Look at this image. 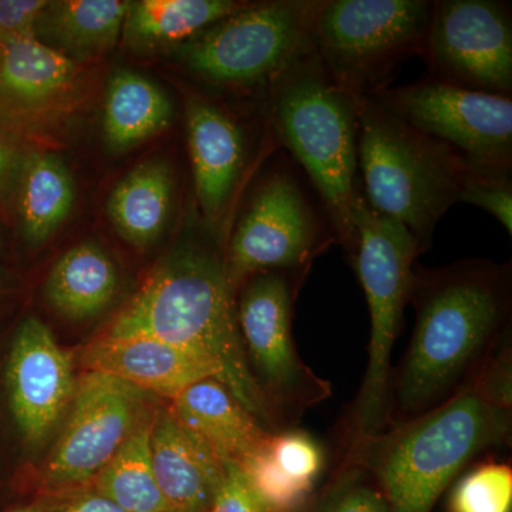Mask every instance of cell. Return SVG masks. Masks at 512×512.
<instances>
[{"instance_id":"cell-1","label":"cell","mask_w":512,"mask_h":512,"mask_svg":"<svg viewBox=\"0 0 512 512\" xmlns=\"http://www.w3.org/2000/svg\"><path fill=\"white\" fill-rule=\"evenodd\" d=\"M409 303L416 322L392 372L387 426L416 419L456 396L511 336V262L416 264Z\"/></svg>"},{"instance_id":"cell-2","label":"cell","mask_w":512,"mask_h":512,"mask_svg":"<svg viewBox=\"0 0 512 512\" xmlns=\"http://www.w3.org/2000/svg\"><path fill=\"white\" fill-rule=\"evenodd\" d=\"M107 336L146 335L208 360L220 382L271 433L276 424L252 379L239 335L237 291L225 255L190 245L158 265Z\"/></svg>"},{"instance_id":"cell-3","label":"cell","mask_w":512,"mask_h":512,"mask_svg":"<svg viewBox=\"0 0 512 512\" xmlns=\"http://www.w3.org/2000/svg\"><path fill=\"white\" fill-rule=\"evenodd\" d=\"M511 410L495 406L476 379L416 419L390 424L342 458L366 468L389 512H431L474 457L511 440Z\"/></svg>"},{"instance_id":"cell-4","label":"cell","mask_w":512,"mask_h":512,"mask_svg":"<svg viewBox=\"0 0 512 512\" xmlns=\"http://www.w3.org/2000/svg\"><path fill=\"white\" fill-rule=\"evenodd\" d=\"M357 104L359 97L330 76L313 47L269 87L266 106L275 147L308 178L349 262L356 249L352 212L363 194Z\"/></svg>"},{"instance_id":"cell-5","label":"cell","mask_w":512,"mask_h":512,"mask_svg":"<svg viewBox=\"0 0 512 512\" xmlns=\"http://www.w3.org/2000/svg\"><path fill=\"white\" fill-rule=\"evenodd\" d=\"M357 119L367 204L403 224L426 252L441 218L457 204L470 168L456 151L414 130L372 97L359 96Z\"/></svg>"},{"instance_id":"cell-6","label":"cell","mask_w":512,"mask_h":512,"mask_svg":"<svg viewBox=\"0 0 512 512\" xmlns=\"http://www.w3.org/2000/svg\"><path fill=\"white\" fill-rule=\"evenodd\" d=\"M352 222L356 249L350 264L369 306L370 340L365 377L343 429V451L389 424L393 346L409 303L416 259L423 254L412 232L373 210L363 194L353 208Z\"/></svg>"},{"instance_id":"cell-7","label":"cell","mask_w":512,"mask_h":512,"mask_svg":"<svg viewBox=\"0 0 512 512\" xmlns=\"http://www.w3.org/2000/svg\"><path fill=\"white\" fill-rule=\"evenodd\" d=\"M338 244L335 227L298 164L281 156L262 175L225 248L229 281L239 286L261 272L306 278L313 261Z\"/></svg>"},{"instance_id":"cell-8","label":"cell","mask_w":512,"mask_h":512,"mask_svg":"<svg viewBox=\"0 0 512 512\" xmlns=\"http://www.w3.org/2000/svg\"><path fill=\"white\" fill-rule=\"evenodd\" d=\"M323 0H272L220 20L181 47L198 79L228 89L268 92L286 69L313 49Z\"/></svg>"},{"instance_id":"cell-9","label":"cell","mask_w":512,"mask_h":512,"mask_svg":"<svg viewBox=\"0 0 512 512\" xmlns=\"http://www.w3.org/2000/svg\"><path fill=\"white\" fill-rule=\"evenodd\" d=\"M430 0H323L313 46L330 76L355 96L389 87L400 64L421 56Z\"/></svg>"},{"instance_id":"cell-10","label":"cell","mask_w":512,"mask_h":512,"mask_svg":"<svg viewBox=\"0 0 512 512\" xmlns=\"http://www.w3.org/2000/svg\"><path fill=\"white\" fill-rule=\"evenodd\" d=\"M301 276L261 272L239 286V335L252 379L278 431L295 427L303 413L332 396L328 380L298 355L292 318Z\"/></svg>"},{"instance_id":"cell-11","label":"cell","mask_w":512,"mask_h":512,"mask_svg":"<svg viewBox=\"0 0 512 512\" xmlns=\"http://www.w3.org/2000/svg\"><path fill=\"white\" fill-rule=\"evenodd\" d=\"M384 110L456 151L471 171L512 173V97L421 79L369 94Z\"/></svg>"},{"instance_id":"cell-12","label":"cell","mask_w":512,"mask_h":512,"mask_svg":"<svg viewBox=\"0 0 512 512\" xmlns=\"http://www.w3.org/2000/svg\"><path fill=\"white\" fill-rule=\"evenodd\" d=\"M421 57L431 79L512 97L511 3L436 0Z\"/></svg>"},{"instance_id":"cell-13","label":"cell","mask_w":512,"mask_h":512,"mask_svg":"<svg viewBox=\"0 0 512 512\" xmlns=\"http://www.w3.org/2000/svg\"><path fill=\"white\" fill-rule=\"evenodd\" d=\"M144 394L117 377L87 372L74 390L72 413L47 460V487H73L96 477L146 417Z\"/></svg>"},{"instance_id":"cell-14","label":"cell","mask_w":512,"mask_h":512,"mask_svg":"<svg viewBox=\"0 0 512 512\" xmlns=\"http://www.w3.org/2000/svg\"><path fill=\"white\" fill-rule=\"evenodd\" d=\"M82 69L36 35L0 37V127L26 141L76 106Z\"/></svg>"},{"instance_id":"cell-15","label":"cell","mask_w":512,"mask_h":512,"mask_svg":"<svg viewBox=\"0 0 512 512\" xmlns=\"http://www.w3.org/2000/svg\"><path fill=\"white\" fill-rule=\"evenodd\" d=\"M6 383L23 439L42 443L76 390L70 357L42 320L29 318L20 325L10 349Z\"/></svg>"},{"instance_id":"cell-16","label":"cell","mask_w":512,"mask_h":512,"mask_svg":"<svg viewBox=\"0 0 512 512\" xmlns=\"http://www.w3.org/2000/svg\"><path fill=\"white\" fill-rule=\"evenodd\" d=\"M195 197L202 217L218 227L248 161L245 128L214 101L191 96L185 111Z\"/></svg>"},{"instance_id":"cell-17","label":"cell","mask_w":512,"mask_h":512,"mask_svg":"<svg viewBox=\"0 0 512 512\" xmlns=\"http://www.w3.org/2000/svg\"><path fill=\"white\" fill-rule=\"evenodd\" d=\"M82 363L89 372L117 377L171 402L200 380H220V372L208 360L146 335L101 336L83 350Z\"/></svg>"},{"instance_id":"cell-18","label":"cell","mask_w":512,"mask_h":512,"mask_svg":"<svg viewBox=\"0 0 512 512\" xmlns=\"http://www.w3.org/2000/svg\"><path fill=\"white\" fill-rule=\"evenodd\" d=\"M151 464L170 512H210L225 466L185 429L173 409L153 417Z\"/></svg>"},{"instance_id":"cell-19","label":"cell","mask_w":512,"mask_h":512,"mask_svg":"<svg viewBox=\"0 0 512 512\" xmlns=\"http://www.w3.org/2000/svg\"><path fill=\"white\" fill-rule=\"evenodd\" d=\"M171 409L185 429L224 464L238 466L272 434L214 377L187 387L175 397Z\"/></svg>"},{"instance_id":"cell-20","label":"cell","mask_w":512,"mask_h":512,"mask_svg":"<svg viewBox=\"0 0 512 512\" xmlns=\"http://www.w3.org/2000/svg\"><path fill=\"white\" fill-rule=\"evenodd\" d=\"M131 2L126 0H60L47 3L36 36L74 62L92 59L116 46Z\"/></svg>"},{"instance_id":"cell-21","label":"cell","mask_w":512,"mask_h":512,"mask_svg":"<svg viewBox=\"0 0 512 512\" xmlns=\"http://www.w3.org/2000/svg\"><path fill=\"white\" fill-rule=\"evenodd\" d=\"M174 175L163 161H147L127 174L111 192L107 215L111 224L137 248L153 244L170 218Z\"/></svg>"},{"instance_id":"cell-22","label":"cell","mask_w":512,"mask_h":512,"mask_svg":"<svg viewBox=\"0 0 512 512\" xmlns=\"http://www.w3.org/2000/svg\"><path fill=\"white\" fill-rule=\"evenodd\" d=\"M119 288L116 266L93 242H83L60 256L47 276V301L64 318L83 320L103 312Z\"/></svg>"},{"instance_id":"cell-23","label":"cell","mask_w":512,"mask_h":512,"mask_svg":"<svg viewBox=\"0 0 512 512\" xmlns=\"http://www.w3.org/2000/svg\"><path fill=\"white\" fill-rule=\"evenodd\" d=\"M15 200L23 237L29 244H43L72 211V174L56 154L30 150L20 170Z\"/></svg>"},{"instance_id":"cell-24","label":"cell","mask_w":512,"mask_h":512,"mask_svg":"<svg viewBox=\"0 0 512 512\" xmlns=\"http://www.w3.org/2000/svg\"><path fill=\"white\" fill-rule=\"evenodd\" d=\"M167 94L131 70L113 74L104 100L103 131L114 151H126L161 133L173 120Z\"/></svg>"},{"instance_id":"cell-25","label":"cell","mask_w":512,"mask_h":512,"mask_svg":"<svg viewBox=\"0 0 512 512\" xmlns=\"http://www.w3.org/2000/svg\"><path fill=\"white\" fill-rule=\"evenodd\" d=\"M235 0H141L131 2L123 35L134 47L181 42L247 8Z\"/></svg>"},{"instance_id":"cell-26","label":"cell","mask_w":512,"mask_h":512,"mask_svg":"<svg viewBox=\"0 0 512 512\" xmlns=\"http://www.w3.org/2000/svg\"><path fill=\"white\" fill-rule=\"evenodd\" d=\"M153 417H144L96 476V493L126 512H170L151 464Z\"/></svg>"},{"instance_id":"cell-27","label":"cell","mask_w":512,"mask_h":512,"mask_svg":"<svg viewBox=\"0 0 512 512\" xmlns=\"http://www.w3.org/2000/svg\"><path fill=\"white\" fill-rule=\"evenodd\" d=\"M301 512H389V504L365 467L342 458L329 480L313 493Z\"/></svg>"},{"instance_id":"cell-28","label":"cell","mask_w":512,"mask_h":512,"mask_svg":"<svg viewBox=\"0 0 512 512\" xmlns=\"http://www.w3.org/2000/svg\"><path fill=\"white\" fill-rule=\"evenodd\" d=\"M447 512H512V468L485 463L458 478L448 495Z\"/></svg>"},{"instance_id":"cell-29","label":"cell","mask_w":512,"mask_h":512,"mask_svg":"<svg viewBox=\"0 0 512 512\" xmlns=\"http://www.w3.org/2000/svg\"><path fill=\"white\" fill-rule=\"evenodd\" d=\"M266 450L278 470L302 493L312 497L326 467L325 451L318 440L298 427H289L272 433Z\"/></svg>"},{"instance_id":"cell-30","label":"cell","mask_w":512,"mask_h":512,"mask_svg":"<svg viewBox=\"0 0 512 512\" xmlns=\"http://www.w3.org/2000/svg\"><path fill=\"white\" fill-rule=\"evenodd\" d=\"M458 202L476 205L493 215L512 235V174L470 171L461 187Z\"/></svg>"},{"instance_id":"cell-31","label":"cell","mask_w":512,"mask_h":512,"mask_svg":"<svg viewBox=\"0 0 512 512\" xmlns=\"http://www.w3.org/2000/svg\"><path fill=\"white\" fill-rule=\"evenodd\" d=\"M511 336L494 350L474 377L484 396L503 409H512Z\"/></svg>"},{"instance_id":"cell-32","label":"cell","mask_w":512,"mask_h":512,"mask_svg":"<svg viewBox=\"0 0 512 512\" xmlns=\"http://www.w3.org/2000/svg\"><path fill=\"white\" fill-rule=\"evenodd\" d=\"M210 512L271 511L256 497L237 464H227L224 480L215 494Z\"/></svg>"},{"instance_id":"cell-33","label":"cell","mask_w":512,"mask_h":512,"mask_svg":"<svg viewBox=\"0 0 512 512\" xmlns=\"http://www.w3.org/2000/svg\"><path fill=\"white\" fill-rule=\"evenodd\" d=\"M30 148L25 140L0 127V212L8 211L15 198L23 161Z\"/></svg>"},{"instance_id":"cell-34","label":"cell","mask_w":512,"mask_h":512,"mask_svg":"<svg viewBox=\"0 0 512 512\" xmlns=\"http://www.w3.org/2000/svg\"><path fill=\"white\" fill-rule=\"evenodd\" d=\"M47 0H0V37L36 35Z\"/></svg>"},{"instance_id":"cell-35","label":"cell","mask_w":512,"mask_h":512,"mask_svg":"<svg viewBox=\"0 0 512 512\" xmlns=\"http://www.w3.org/2000/svg\"><path fill=\"white\" fill-rule=\"evenodd\" d=\"M55 512H126L103 495L93 493L74 498Z\"/></svg>"},{"instance_id":"cell-36","label":"cell","mask_w":512,"mask_h":512,"mask_svg":"<svg viewBox=\"0 0 512 512\" xmlns=\"http://www.w3.org/2000/svg\"><path fill=\"white\" fill-rule=\"evenodd\" d=\"M9 512H46V511L43 510L42 505L32 504V505H26V507L16 508V510H12Z\"/></svg>"}]
</instances>
